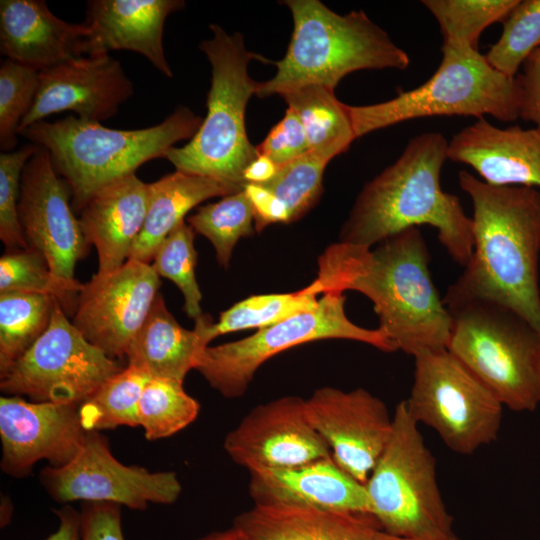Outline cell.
<instances>
[{
	"instance_id": "cell-32",
	"label": "cell",
	"mask_w": 540,
	"mask_h": 540,
	"mask_svg": "<svg viewBox=\"0 0 540 540\" xmlns=\"http://www.w3.org/2000/svg\"><path fill=\"white\" fill-rule=\"evenodd\" d=\"M150 375L127 365L106 380L79 406V416L86 431L111 430L120 426H138V405Z\"/></svg>"
},
{
	"instance_id": "cell-33",
	"label": "cell",
	"mask_w": 540,
	"mask_h": 540,
	"mask_svg": "<svg viewBox=\"0 0 540 540\" xmlns=\"http://www.w3.org/2000/svg\"><path fill=\"white\" fill-rule=\"evenodd\" d=\"M199 410V402L185 392L183 382L151 378L139 400L138 426L147 440L167 438L190 425Z\"/></svg>"
},
{
	"instance_id": "cell-11",
	"label": "cell",
	"mask_w": 540,
	"mask_h": 540,
	"mask_svg": "<svg viewBox=\"0 0 540 540\" xmlns=\"http://www.w3.org/2000/svg\"><path fill=\"white\" fill-rule=\"evenodd\" d=\"M404 401L411 417L456 453L470 455L498 437L504 406L447 348L414 357Z\"/></svg>"
},
{
	"instance_id": "cell-2",
	"label": "cell",
	"mask_w": 540,
	"mask_h": 540,
	"mask_svg": "<svg viewBox=\"0 0 540 540\" xmlns=\"http://www.w3.org/2000/svg\"><path fill=\"white\" fill-rule=\"evenodd\" d=\"M458 180L473 205V252L444 304L493 301L540 332V189L490 185L467 170Z\"/></svg>"
},
{
	"instance_id": "cell-20",
	"label": "cell",
	"mask_w": 540,
	"mask_h": 540,
	"mask_svg": "<svg viewBox=\"0 0 540 540\" xmlns=\"http://www.w3.org/2000/svg\"><path fill=\"white\" fill-rule=\"evenodd\" d=\"M447 158L468 165L485 183L540 189V131L518 125L500 128L485 118L448 141Z\"/></svg>"
},
{
	"instance_id": "cell-3",
	"label": "cell",
	"mask_w": 540,
	"mask_h": 540,
	"mask_svg": "<svg viewBox=\"0 0 540 540\" xmlns=\"http://www.w3.org/2000/svg\"><path fill=\"white\" fill-rule=\"evenodd\" d=\"M448 140L438 131L411 138L398 159L367 182L340 232V242L370 247L409 228L429 225L454 262L473 252V224L460 199L442 189Z\"/></svg>"
},
{
	"instance_id": "cell-8",
	"label": "cell",
	"mask_w": 540,
	"mask_h": 540,
	"mask_svg": "<svg viewBox=\"0 0 540 540\" xmlns=\"http://www.w3.org/2000/svg\"><path fill=\"white\" fill-rule=\"evenodd\" d=\"M447 349L514 411L540 404V332L515 311L489 300L445 305Z\"/></svg>"
},
{
	"instance_id": "cell-18",
	"label": "cell",
	"mask_w": 540,
	"mask_h": 540,
	"mask_svg": "<svg viewBox=\"0 0 540 540\" xmlns=\"http://www.w3.org/2000/svg\"><path fill=\"white\" fill-rule=\"evenodd\" d=\"M223 448L249 471L289 468L331 456L311 424L306 399L284 396L254 407L225 437Z\"/></svg>"
},
{
	"instance_id": "cell-38",
	"label": "cell",
	"mask_w": 540,
	"mask_h": 540,
	"mask_svg": "<svg viewBox=\"0 0 540 540\" xmlns=\"http://www.w3.org/2000/svg\"><path fill=\"white\" fill-rule=\"evenodd\" d=\"M194 233V229L185 221L179 223L160 244L152 267L159 277H165L177 285L185 299L184 311L195 320L202 315V294L195 276L197 252Z\"/></svg>"
},
{
	"instance_id": "cell-1",
	"label": "cell",
	"mask_w": 540,
	"mask_h": 540,
	"mask_svg": "<svg viewBox=\"0 0 540 540\" xmlns=\"http://www.w3.org/2000/svg\"><path fill=\"white\" fill-rule=\"evenodd\" d=\"M430 255L418 227L390 236L374 250L333 243L318 259L316 282L322 294L354 290L372 303L379 327L413 357L446 349L451 315L429 271Z\"/></svg>"
},
{
	"instance_id": "cell-13",
	"label": "cell",
	"mask_w": 540,
	"mask_h": 540,
	"mask_svg": "<svg viewBox=\"0 0 540 540\" xmlns=\"http://www.w3.org/2000/svg\"><path fill=\"white\" fill-rule=\"evenodd\" d=\"M40 481L55 501L111 502L143 511L149 503L173 504L182 491L173 471L152 472L117 460L101 432L88 431L77 455L65 466H47Z\"/></svg>"
},
{
	"instance_id": "cell-9",
	"label": "cell",
	"mask_w": 540,
	"mask_h": 540,
	"mask_svg": "<svg viewBox=\"0 0 540 540\" xmlns=\"http://www.w3.org/2000/svg\"><path fill=\"white\" fill-rule=\"evenodd\" d=\"M435 463L402 400L393 414L390 440L365 483L369 513L381 530L417 540H459Z\"/></svg>"
},
{
	"instance_id": "cell-42",
	"label": "cell",
	"mask_w": 540,
	"mask_h": 540,
	"mask_svg": "<svg viewBox=\"0 0 540 540\" xmlns=\"http://www.w3.org/2000/svg\"><path fill=\"white\" fill-rule=\"evenodd\" d=\"M81 540H125L121 525V505L111 502H83Z\"/></svg>"
},
{
	"instance_id": "cell-39",
	"label": "cell",
	"mask_w": 540,
	"mask_h": 540,
	"mask_svg": "<svg viewBox=\"0 0 540 540\" xmlns=\"http://www.w3.org/2000/svg\"><path fill=\"white\" fill-rule=\"evenodd\" d=\"M39 85V71L5 59L0 66V149L14 151L20 124L30 110Z\"/></svg>"
},
{
	"instance_id": "cell-4",
	"label": "cell",
	"mask_w": 540,
	"mask_h": 540,
	"mask_svg": "<svg viewBox=\"0 0 540 540\" xmlns=\"http://www.w3.org/2000/svg\"><path fill=\"white\" fill-rule=\"evenodd\" d=\"M202 122L191 109L178 106L159 124L142 129H112L69 115L37 122L19 135L47 149L55 172L72 190L73 210L80 212L102 187L192 139Z\"/></svg>"
},
{
	"instance_id": "cell-30",
	"label": "cell",
	"mask_w": 540,
	"mask_h": 540,
	"mask_svg": "<svg viewBox=\"0 0 540 540\" xmlns=\"http://www.w3.org/2000/svg\"><path fill=\"white\" fill-rule=\"evenodd\" d=\"M322 294L314 280L302 290L291 293L254 295L234 304L220 314L219 321L212 323L208 315L195 319V329L205 346L219 335L250 328H264L293 315L313 309Z\"/></svg>"
},
{
	"instance_id": "cell-45",
	"label": "cell",
	"mask_w": 540,
	"mask_h": 540,
	"mask_svg": "<svg viewBox=\"0 0 540 540\" xmlns=\"http://www.w3.org/2000/svg\"><path fill=\"white\" fill-rule=\"evenodd\" d=\"M279 169L269 158L258 155L245 171V183H260L270 179Z\"/></svg>"
},
{
	"instance_id": "cell-16",
	"label": "cell",
	"mask_w": 540,
	"mask_h": 540,
	"mask_svg": "<svg viewBox=\"0 0 540 540\" xmlns=\"http://www.w3.org/2000/svg\"><path fill=\"white\" fill-rule=\"evenodd\" d=\"M306 410L337 465L365 485L393 431L385 403L363 388L322 387L306 399Z\"/></svg>"
},
{
	"instance_id": "cell-31",
	"label": "cell",
	"mask_w": 540,
	"mask_h": 540,
	"mask_svg": "<svg viewBox=\"0 0 540 540\" xmlns=\"http://www.w3.org/2000/svg\"><path fill=\"white\" fill-rule=\"evenodd\" d=\"M55 299L40 293H0V375L47 330Z\"/></svg>"
},
{
	"instance_id": "cell-46",
	"label": "cell",
	"mask_w": 540,
	"mask_h": 540,
	"mask_svg": "<svg viewBox=\"0 0 540 540\" xmlns=\"http://www.w3.org/2000/svg\"><path fill=\"white\" fill-rule=\"evenodd\" d=\"M194 540H251L238 528L232 526L223 531H215Z\"/></svg>"
},
{
	"instance_id": "cell-25",
	"label": "cell",
	"mask_w": 540,
	"mask_h": 540,
	"mask_svg": "<svg viewBox=\"0 0 540 540\" xmlns=\"http://www.w3.org/2000/svg\"><path fill=\"white\" fill-rule=\"evenodd\" d=\"M251 540H372L380 530L366 512L254 505L233 520Z\"/></svg>"
},
{
	"instance_id": "cell-29",
	"label": "cell",
	"mask_w": 540,
	"mask_h": 540,
	"mask_svg": "<svg viewBox=\"0 0 540 540\" xmlns=\"http://www.w3.org/2000/svg\"><path fill=\"white\" fill-rule=\"evenodd\" d=\"M300 119L310 150H322L337 156L357 139L349 105L337 99L334 89L306 85L281 95Z\"/></svg>"
},
{
	"instance_id": "cell-47",
	"label": "cell",
	"mask_w": 540,
	"mask_h": 540,
	"mask_svg": "<svg viewBox=\"0 0 540 540\" xmlns=\"http://www.w3.org/2000/svg\"><path fill=\"white\" fill-rule=\"evenodd\" d=\"M372 540H417V539L392 535L380 529L375 533Z\"/></svg>"
},
{
	"instance_id": "cell-41",
	"label": "cell",
	"mask_w": 540,
	"mask_h": 540,
	"mask_svg": "<svg viewBox=\"0 0 540 540\" xmlns=\"http://www.w3.org/2000/svg\"><path fill=\"white\" fill-rule=\"evenodd\" d=\"M256 149L258 155L269 158L278 167L310 150L303 125L290 108H287L284 117L271 128Z\"/></svg>"
},
{
	"instance_id": "cell-40",
	"label": "cell",
	"mask_w": 540,
	"mask_h": 540,
	"mask_svg": "<svg viewBox=\"0 0 540 540\" xmlns=\"http://www.w3.org/2000/svg\"><path fill=\"white\" fill-rule=\"evenodd\" d=\"M38 148L29 142L0 154V238L11 251L28 248L19 222L18 204L23 170Z\"/></svg>"
},
{
	"instance_id": "cell-44",
	"label": "cell",
	"mask_w": 540,
	"mask_h": 540,
	"mask_svg": "<svg viewBox=\"0 0 540 540\" xmlns=\"http://www.w3.org/2000/svg\"><path fill=\"white\" fill-rule=\"evenodd\" d=\"M53 511L59 519V525L57 530L45 540H81L80 511H76L69 504H64L61 508L54 509Z\"/></svg>"
},
{
	"instance_id": "cell-7",
	"label": "cell",
	"mask_w": 540,
	"mask_h": 540,
	"mask_svg": "<svg viewBox=\"0 0 540 540\" xmlns=\"http://www.w3.org/2000/svg\"><path fill=\"white\" fill-rule=\"evenodd\" d=\"M442 59L432 76L390 100L350 106L356 138L404 121L440 116L519 118L520 91L515 78L495 70L471 47L443 42Z\"/></svg>"
},
{
	"instance_id": "cell-26",
	"label": "cell",
	"mask_w": 540,
	"mask_h": 540,
	"mask_svg": "<svg viewBox=\"0 0 540 540\" xmlns=\"http://www.w3.org/2000/svg\"><path fill=\"white\" fill-rule=\"evenodd\" d=\"M334 157L327 151L309 150L279 167L270 179L246 184L244 190L253 207L255 230L297 221L315 206L323 192V173Z\"/></svg>"
},
{
	"instance_id": "cell-37",
	"label": "cell",
	"mask_w": 540,
	"mask_h": 540,
	"mask_svg": "<svg viewBox=\"0 0 540 540\" xmlns=\"http://www.w3.org/2000/svg\"><path fill=\"white\" fill-rule=\"evenodd\" d=\"M540 47V0H519L503 21L499 39L484 54L503 75L515 78L526 59Z\"/></svg>"
},
{
	"instance_id": "cell-14",
	"label": "cell",
	"mask_w": 540,
	"mask_h": 540,
	"mask_svg": "<svg viewBox=\"0 0 540 540\" xmlns=\"http://www.w3.org/2000/svg\"><path fill=\"white\" fill-rule=\"evenodd\" d=\"M71 196L72 190L55 172L49 152L39 146L23 170L19 222L28 247L43 255L51 272L76 281L75 266L89 243L69 203Z\"/></svg>"
},
{
	"instance_id": "cell-17",
	"label": "cell",
	"mask_w": 540,
	"mask_h": 540,
	"mask_svg": "<svg viewBox=\"0 0 540 540\" xmlns=\"http://www.w3.org/2000/svg\"><path fill=\"white\" fill-rule=\"evenodd\" d=\"M77 404L33 402L20 396L0 398L1 470L15 478L32 473L46 460L67 465L81 449L86 431Z\"/></svg>"
},
{
	"instance_id": "cell-22",
	"label": "cell",
	"mask_w": 540,
	"mask_h": 540,
	"mask_svg": "<svg viewBox=\"0 0 540 540\" xmlns=\"http://www.w3.org/2000/svg\"><path fill=\"white\" fill-rule=\"evenodd\" d=\"M184 6L183 0H89L84 24L90 33L83 54L133 51L172 78L163 46L164 25L171 13Z\"/></svg>"
},
{
	"instance_id": "cell-15",
	"label": "cell",
	"mask_w": 540,
	"mask_h": 540,
	"mask_svg": "<svg viewBox=\"0 0 540 540\" xmlns=\"http://www.w3.org/2000/svg\"><path fill=\"white\" fill-rule=\"evenodd\" d=\"M152 265L128 259L117 270L95 274L79 292L72 323L110 358L126 356L158 295Z\"/></svg>"
},
{
	"instance_id": "cell-19",
	"label": "cell",
	"mask_w": 540,
	"mask_h": 540,
	"mask_svg": "<svg viewBox=\"0 0 540 540\" xmlns=\"http://www.w3.org/2000/svg\"><path fill=\"white\" fill-rule=\"evenodd\" d=\"M134 94L133 82L110 54L85 55L39 71L38 90L19 133L51 114L73 111L101 123Z\"/></svg>"
},
{
	"instance_id": "cell-36",
	"label": "cell",
	"mask_w": 540,
	"mask_h": 540,
	"mask_svg": "<svg viewBox=\"0 0 540 540\" xmlns=\"http://www.w3.org/2000/svg\"><path fill=\"white\" fill-rule=\"evenodd\" d=\"M83 284L55 276L41 253L28 247L12 250L0 259V293L30 292L55 297L65 313L74 312Z\"/></svg>"
},
{
	"instance_id": "cell-34",
	"label": "cell",
	"mask_w": 540,
	"mask_h": 540,
	"mask_svg": "<svg viewBox=\"0 0 540 540\" xmlns=\"http://www.w3.org/2000/svg\"><path fill=\"white\" fill-rule=\"evenodd\" d=\"M187 220L195 232L212 243L217 261L224 268L229 266L237 242L252 236L255 230L253 207L244 189L198 207Z\"/></svg>"
},
{
	"instance_id": "cell-6",
	"label": "cell",
	"mask_w": 540,
	"mask_h": 540,
	"mask_svg": "<svg viewBox=\"0 0 540 540\" xmlns=\"http://www.w3.org/2000/svg\"><path fill=\"white\" fill-rule=\"evenodd\" d=\"M209 28L212 37L199 44L211 65L207 114L193 138L171 148L165 158L178 171L244 189L245 171L258 156L247 136L245 113L260 82L250 77L248 65L252 60L274 61L247 50L240 33L228 34L217 24Z\"/></svg>"
},
{
	"instance_id": "cell-28",
	"label": "cell",
	"mask_w": 540,
	"mask_h": 540,
	"mask_svg": "<svg viewBox=\"0 0 540 540\" xmlns=\"http://www.w3.org/2000/svg\"><path fill=\"white\" fill-rule=\"evenodd\" d=\"M206 347L195 328L187 330L176 321L158 293L143 325L131 340L126 357L128 365L144 370L151 378L183 382Z\"/></svg>"
},
{
	"instance_id": "cell-10",
	"label": "cell",
	"mask_w": 540,
	"mask_h": 540,
	"mask_svg": "<svg viewBox=\"0 0 540 540\" xmlns=\"http://www.w3.org/2000/svg\"><path fill=\"white\" fill-rule=\"evenodd\" d=\"M343 292H326L311 310L259 329L255 334L217 346H207L195 369L225 398L241 397L257 369L274 355L296 345L323 339H347L383 352L397 351L380 329L353 323L345 313Z\"/></svg>"
},
{
	"instance_id": "cell-24",
	"label": "cell",
	"mask_w": 540,
	"mask_h": 540,
	"mask_svg": "<svg viewBox=\"0 0 540 540\" xmlns=\"http://www.w3.org/2000/svg\"><path fill=\"white\" fill-rule=\"evenodd\" d=\"M149 201V183L131 174L94 193L80 211L84 236L98 255V275L111 273L128 259L142 229Z\"/></svg>"
},
{
	"instance_id": "cell-23",
	"label": "cell",
	"mask_w": 540,
	"mask_h": 540,
	"mask_svg": "<svg viewBox=\"0 0 540 540\" xmlns=\"http://www.w3.org/2000/svg\"><path fill=\"white\" fill-rule=\"evenodd\" d=\"M90 30L54 15L44 0L0 1V53L37 71L84 56Z\"/></svg>"
},
{
	"instance_id": "cell-21",
	"label": "cell",
	"mask_w": 540,
	"mask_h": 540,
	"mask_svg": "<svg viewBox=\"0 0 540 540\" xmlns=\"http://www.w3.org/2000/svg\"><path fill=\"white\" fill-rule=\"evenodd\" d=\"M249 473L254 505L369 513L365 485L340 468L332 455L295 467Z\"/></svg>"
},
{
	"instance_id": "cell-35",
	"label": "cell",
	"mask_w": 540,
	"mask_h": 540,
	"mask_svg": "<svg viewBox=\"0 0 540 540\" xmlns=\"http://www.w3.org/2000/svg\"><path fill=\"white\" fill-rule=\"evenodd\" d=\"M519 0H423L437 21L443 42L479 50L482 32L503 22Z\"/></svg>"
},
{
	"instance_id": "cell-43",
	"label": "cell",
	"mask_w": 540,
	"mask_h": 540,
	"mask_svg": "<svg viewBox=\"0 0 540 540\" xmlns=\"http://www.w3.org/2000/svg\"><path fill=\"white\" fill-rule=\"evenodd\" d=\"M520 91L519 118L540 131V47L524 62L516 76Z\"/></svg>"
},
{
	"instance_id": "cell-5",
	"label": "cell",
	"mask_w": 540,
	"mask_h": 540,
	"mask_svg": "<svg viewBox=\"0 0 540 540\" xmlns=\"http://www.w3.org/2000/svg\"><path fill=\"white\" fill-rule=\"evenodd\" d=\"M283 3L293 19L291 40L285 56L273 62L276 74L259 83L260 98L306 85L335 90L354 71L405 70L410 65L408 53L363 11L340 15L319 0Z\"/></svg>"
},
{
	"instance_id": "cell-12",
	"label": "cell",
	"mask_w": 540,
	"mask_h": 540,
	"mask_svg": "<svg viewBox=\"0 0 540 540\" xmlns=\"http://www.w3.org/2000/svg\"><path fill=\"white\" fill-rule=\"evenodd\" d=\"M123 368L82 335L55 299L47 330L0 375V389L33 402L81 405Z\"/></svg>"
},
{
	"instance_id": "cell-27",
	"label": "cell",
	"mask_w": 540,
	"mask_h": 540,
	"mask_svg": "<svg viewBox=\"0 0 540 540\" xmlns=\"http://www.w3.org/2000/svg\"><path fill=\"white\" fill-rule=\"evenodd\" d=\"M240 190L209 177L178 170L149 183L146 217L128 259L150 264L160 244L192 208L209 198L225 197Z\"/></svg>"
}]
</instances>
